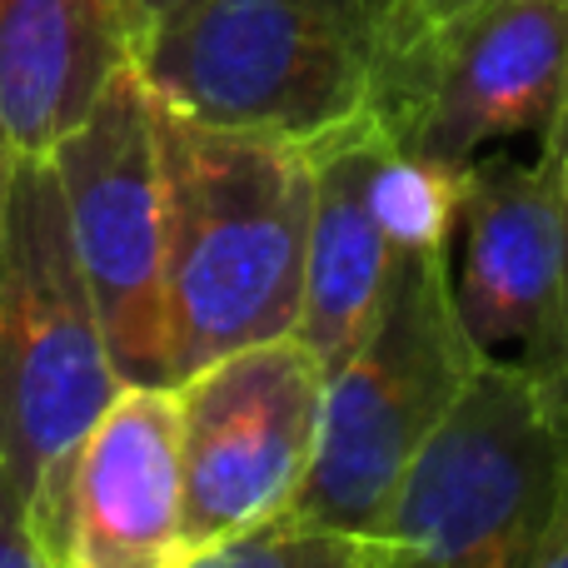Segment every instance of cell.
Returning <instances> with one entry per match:
<instances>
[{
	"label": "cell",
	"mask_w": 568,
	"mask_h": 568,
	"mask_svg": "<svg viewBox=\"0 0 568 568\" xmlns=\"http://www.w3.org/2000/svg\"><path fill=\"white\" fill-rule=\"evenodd\" d=\"M80 275L125 384L170 379L165 304V175L160 110L125 65L85 120L50 150Z\"/></svg>",
	"instance_id": "obj_6"
},
{
	"label": "cell",
	"mask_w": 568,
	"mask_h": 568,
	"mask_svg": "<svg viewBox=\"0 0 568 568\" xmlns=\"http://www.w3.org/2000/svg\"><path fill=\"white\" fill-rule=\"evenodd\" d=\"M130 0H0V125L16 155H50L135 65Z\"/></svg>",
	"instance_id": "obj_12"
},
{
	"label": "cell",
	"mask_w": 568,
	"mask_h": 568,
	"mask_svg": "<svg viewBox=\"0 0 568 568\" xmlns=\"http://www.w3.org/2000/svg\"><path fill=\"white\" fill-rule=\"evenodd\" d=\"M568 469L564 374L484 359L404 469L384 539L419 568H529Z\"/></svg>",
	"instance_id": "obj_4"
},
{
	"label": "cell",
	"mask_w": 568,
	"mask_h": 568,
	"mask_svg": "<svg viewBox=\"0 0 568 568\" xmlns=\"http://www.w3.org/2000/svg\"><path fill=\"white\" fill-rule=\"evenodd\" d=\"M568 100V10L559 0H479L424 20L389 60L374 120L394 145L464 170L514 135L559 125Z\"/></svg>",
	"instance_id": "obj_7"
},
{
	"label": "cell",
	"mask_w": 568,
	"mask_h": 568,
	"mask_svg": "<svg viewBox=\"0 0 568 568\" xmlns=\"http://www.w3.org/2000/svg\"><path fill=\"white\" fill-rule=\"evenodd\" d=\"M0 568H50V554L30 519V499L6 469H0Z\"/></svg>",
	"instance_id": "obj_14"
},
{
	"label": "cell",
	"mask_w": 568,
	"mask_h": 568,
	"mask_svg": "<svg viewBox=\"0 0 568 568\" xmlns=\"http://www.w3.org/2000/svg\"><path fill=\"white\" fill-rule=\"evenodd\" d=\"M544 150L554 155V175H559V205H564V235H568V100H564L559 125H554L549 140H544Z\"/></svg>",
	"instance_id": "obj_16"
},
{
	"label": "cell",
	"mask_w": 568,
	"mask_h": 568,
	"mask_svg": "<svg viewBox=\"0 0 568 568\" xmlns=\"http://www.w3.org/2000/svg\"><path fill=\"white\" fill-rule=\"evenodd\" d=\"M135 6V26H140V36H145L150 26H160L165 16H175L180 6H190V0H130Z\"/></svg>",
	"instance_id": "obj_17"
},
{
	"label": "cell",
	"mask_w": 568,
	"mask_h": 568,
	"mask_svg": "<svg viewBox=\"0 0 568 568\" xmlns=\"http://www.w3.org/2000/svg\"><path fill=\"white\" fill-rule=\"evenodd\" d=\"M185 474L175 384H120L70 469L55 568H180Z\"/></svg>",
	"instance_id": "obj_10"
},
{
	"label": "cell",
	"mask_w": 568,
	"mask_h": 568,
	"mask_svg": "<svg viewBox=\"0 0 568 568\" xmlns=\"http://www.w3.org/2000/svg\"><path fill=\"white\" fill-rule=\"evenodd\" d=\"M564 394H568V369H564ZM529 568H568V469H564V494H559V514H554L549 534H544L539 554Z\"/></svg>",
	"instance_id": "obj_15"
},
{
	"label": "cell",
	"mask_w": 568,
	"mask_h": 568,
	"mask_svg": "<svg viewBox=\"0 0 568 568\" xmlns=\"http://www.w3.org/2000/svg\"><path fill=\"white\" fill-rule=\"evenodd\" d=\"M409 6L419 10V16H429L434 26H439V20H454V16H459V10L479 6V0H409Z\"/></svg>",
	"instance_id": "obj_18"
},
{
	"label": "cell",
	"mask_w": 568,
	"mask_h": 568,
	"mask_svg": "<svg viewBox=\"0 0 568 568\" xmlns=\"http://www.w3.org/2000/svg\"><path fill=\"white\" fill-rule=\"evenodd\" d=\"M424 20L409 0H190L140 36L135 70L185 120L314 145L374 115Z\"/></svg>",
	"instance_id": "obj_2"
},
{
	"label": "cell",
	"mask_w": 568,
	"mask_h": 568,
	"mask_svg": "<svg viewBox=\"0 0 568 568\" xmlns=\"http://www.w3.org/2000/svg\"><path fill=\"white\" fill-rule=\"evenodd\" d=\"M180 568H419L399 539L359 529H329L300 514L245 529L235 539H220L210 549L190 554Z\"/></svg>",
	"instance_id": "obj_13"
},
{
	"label": "cell",
	"mask_w": 568,
	"mask_h": 568,
	"mask_svg": "<svg viewBox=\"0 0 568 568\" xmlns=\"http://www.w3.org/2000/svg\"><path fill=\"white\" fill-rule=\"evenodd\" d=\"M190 554L294 509L320 444L324 369L294 334L220 354L175 384Z\"/></svg>",
	"instance_id": "obj_8"
},
{
	"label": "cell",
	"mask_w": 568,
	"mask_h": 568,
	"mask_svg": "<svg viewBox=\"0 0 568 568\" xmlns=\"http://www.w3.org/2000/svg\"><path fill=\"white\" fill-rule=\"evenodd\" d=\"M479 364L454 314L444 245L399 250L369 334L339 369L324 374L320 444L290 514L379 534L404 469Z\"/></svg>",
	"instance_id": "obj_5"
},
{
	"label": "cell",
	"mask_w": 568,
	"mask_h": 568,
	"mask_svg": "<svg viewBox=\"0 0 568 568\" xmlns=\"http://www.w3.org/2000/svg\"><path fill=\"white\" fill-rule=\"evenodd\" d=\"M559 6H564V10H568V0H559Z\"/></svg>",
	"instance_id": "obj_20"
},
{
	"label": "cell",
	"mask_w": 568,
	"mask_h": 568,
	"mask_svg": "<svg viewBox=\"0 0 568 568\" xmlns=\"http://www.w3.org/2000/svg\"><path fill=\"white\" fill-rule=\"evenodd\" d=\"M10 165H16V150L6 140V125H0V210H6V190H10Z\"/></svg>",
	"instance_id": "obj_19"
},
{
	"label": "cell",
	"mask_w": 568,
	"mask_h": 568,
	"mask_svg": "<svg viewBox=\"0 0 568 568\" xmlns=\"http://www.w3.org/2000/svg\"><path fill=\"white\" fill-rule=\"evenodd\" d=\"M160 110L170 379L294 334L310 240V150Z\"/></svg>",
	"instance_id": "obj_1"
},
{
	"label": "cell",
	"mask_w": 568,
	"mask_h": 568,
	"mask_svg": "<svg viewBox=\"0 0 568 568\" xmlns=\"http://www.w3.org/2000/svg\"><path fill=\"white\" fill-rule=\"evenodd\" d=\"M449 294L479 359L568 369V235L554 155H479L459 170L444 240Z\"/></svg>",
	"instance_id": "obj_9"
},
{
	"label": "cell",
	"mask_w": 568,
	"mask_h": 568,
	"mask_svg": "<svg viewBox=\"0 0 568 568\" xmlns=\"http://www.w3.org/2000/svg\"><path fill=\"white\" fill-rule=\"evenodd\" d=\"M379 120H354L310 150V240H304V294L294 339L334 374L369 334L394 275V245L374 210L369 175L389 145Z\"/></svg>",
	"instance_id": "obj_11"
},
{
	"label": "cell",
	"mask_w": 568,
	"mask_h": 568,
	"mask_svg": "<svg viewBox=\"0 0 568 568\" xmlns=\"http://www.w3.org/2000/svg\"><path fill=\"white\" fill-rule=\"evenodd\" d=\"M50 155H16L0 210V469L55 559L75 454L120 394ZM55 568V564H50Z\"/></svg>",
	"instance_id": "obj_3"
}]
</instances>
